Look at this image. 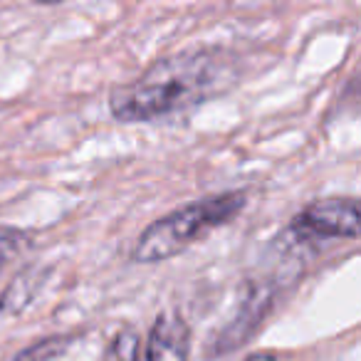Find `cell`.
I'll list each match as a JSON object with an SVG mask.
<instances>
[{
    "label": "cell",
    "mask_w": 361,
    "mask_h": 361,
    "mask_svg": "<svg viewBox=\"0 0 361 361\" xmlns=\"http://www.w3.org/2000/svg\"><path fill=\"white\" fill-rule=\"evenodd\" d=\"M243 80L235 52L198 45L159 57L139 77L109 92V111L121 124H156L186 116L221 99Z\"/></svg>",
    "instance_id": "obj_1"
},
{
    "label": "cell",
    "mask_w": 361,
    "mask_h": 361,
    "mask_svg": "<svg viewBox=\"0 0 361 361\" xmlns=\"http://www.w3.org/2000/svg\"><path fill=\"white\" fill-rule=\"evenodd\" d=\"M245 206L247 193L243 188L183 203L141 231V235L134 243V250H131V260L141 262V265L171 260L191 245H196L198 240L208 238L213 231L233 223Z\"/></svg>",
    "instance_id": "obj_2"
},
{
    "label": "cell",
    "mask_w": 361,
    "mask_h": 361,
    "mask_svg": "<svg viewBox=\"0 0 361 361\" xmlns=\"http://www.w3.org/2000/svg\"><path fill=\"white\" fill-rule=\"evenodd\" d=\"M302 265L300 262H282V267L272 272H262V275H252L243 282L238 300L231 310V317L213 331L211 341H208V356L218 359V356H228L238 351L247 339L257 334L262 322L270 317V312L277 307L285 287L300 277Z\"/></svg>",
    "instance_id": "obj_3"
},
{
    "label": "cell",
    "mask_w": 361,
    "mask_h": 361,
    "mask_svg": "<svg viewBox=\"0 0 361 361\" xmlns=\"http://www.w3.org/2000/svg\"><path fill=\"white\" fill-rule=\"evenodd\" d=\"M361 206L354 196H329L312 201L295 213L285 238L297 247H317L329 240H356L359 238Z\"/></svg>",
    "instance_id": "obj_4"
},
{
    "label": "cell",
    "mask_w": 361,
    "mask_h": 361,
    "mask_svg": "<svg viewBox=\"0 0 361 361\" xmlns=\"http://www.w3.org/2000/svg\"><path fill=\"white\" fill-rule=\"evenodd\" d=\"M144 361H188L191 359V326L176 312H161L146 336Z\"/></svg>",
    "instance_id": "obj_5"
},
{
    "label": "cell",
    "mask_w": 361,
    "mask_h": 361,
    "mask_svg": "<svg viewBox=\"0 0 361 361\" xmlns=\"http://www.w3.org/2000/svg\"><path fill=\"white\" fill-rule=\"evenodd\" d=\"M42 285V272L40 270H23L11 285L0 292V314H18L23 312L32 300H35L37 290Z\"/></svg>",
    "instance_id": "obj_6"
},
{
    "label": "cell",
    "mask_w": 361,
    "mask_h": 361,
    "mask_svg": "<svg viewBox=\"0 0 361 361\" xmlns=\"http://www.w3.org/2000/svg\"><path fill=\"white\" fill-rule=\"evenodd\" d=\"M141 334L134 326H121L109 339L102 361H141Z\"/></svg>",
    "instance_id": "obj_7"
},
{
    "label": "cell",
    "mask_w": 361,
    "mask_h": 361,
    "mask_svg": "<svg viewBox=\"0 0 361 361\" xmlns=\"http://www.w3.org/2000/svg\"><path fill=\"white\" fill-rule=\"evenodd\" d=\"M32 235L23 228L13 226H0V272L6 270V265H11L18 255L30 247Z\"/></svg>",
    "instance_id": "obj_8"
},
{
    "label": "cell",
    "mask_w": 361,
    "mask_h": 361,
    "mask_svg": "<svg viewBox=\"0 0 361 361\" xmlns=\"http://www.w3.org/2000/svg\"><path fill=\"white\" fill-rule=\"evenodd\" d=\"M243 361H282V359H280V356H275V354H270V351H257V354L245 356Z\"/></svg>",
    "instance_id": "obj_9"
},
{
    "label": "cell",
    "mask_w": 361,
    "mask_h": 361,
    "mask_svg": "<svg viewBox=\"0 0 361 361\" xmlns=\"http://www.w3.org/2000/svg\"><path fill=\"white\" fill-rule=\"evenodd\" d=\"M35 6H60V3H67V0H32Z\"/></svg>",
    "instance_id": "obj_10"
}]
</instances>
